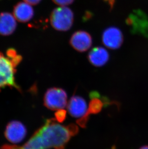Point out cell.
<instances>
[{"label":"cell","instance_id":"obj_1","mask_svg":"<svg viewBox=\"0 0 148 149\" xmlns=\"http://www.w3.org/2000/svg\"><path fill=\"white\" fill-rule=\"evenodd\" d=\"M22 57L15 50H7L6 56L0 52V91L6 87H13L20 91L15 80L16 68L20 63Z\"/></svg>","mask_w":148,"mask_h":149},{"label":"cell","instance_id":"obj_2","mask_svg":"<svg viewBox=\"0 0 148 149\" xmlns=\"http://www.w3.org/2000/svg\"><path fill=\"white\" fill-rule=\"evenodd\" d=\"M74 13L66 6L55 8L50 16V22L55 30L66 31L70 30L74 23Z\"/></svg>","mask_w":148,"mask_h":149},{"label":"cell","instance_id":"obj_3","mask_svg":"<svg viewBox=\"0 0 148 149\" xmlns=\"http://www.w3.org/2000/svg\"><path fill=\"white\" fill-rule=\"evenodd\" d=\"M44 100L45 106L50 110L63 109L67 104V93L61 88H50L45 93Z\"/></svg>","mask_w":148,"mask_h":149},{"label":"cell","instance_id":"obj_4","mask_svg":"<svg viewBox=\"0 0 148 149\" xmlns=\"http://www.w3.org/2000/svg\"><path fill=\"white\" fill-rule=\"evenodd\" d=\"M123 41V33L117 27H108L102 33V42L105 47L111 49H117L120 48Z\"/></svg>","mask_w":148,"mask_h":149},{"label":"cell","instance_id":"obj_5","mask_svg":"<svg viewBox=\"0 0 148 149\" xmlns=\"http://www.w3.org/2000/svg\"><path fill=\"white\" fill-rule=\"evenodd\" d=\"M27 135V130L22 123L13 121L6 127L4 135L6 139L13 143H18L24 139Z\"/></svg>","mask_w":148,"mask_h":149},{"label":"cell","instance_id":"obj_6","mask_svg":"<svg viewBox=\"0 0 148 149\" xmlns=\"http://www.w3.org/2000/svg\"><path fill=\"white\" fill-rule=\"evenodd\" d=\"M69 42L71 47L77 51L85 52L92 45V37L87 31H78L72 34Z\"/></svg>","mask_w":148,"mask_h":149},{"label":"cell","instance_id":"obj_7","mask_svg":"<svg viewBox=\"0 0 148 149\" xmlns=\"http://www.w3.org/2000/svg\"><path fill=\"white\" fill-rule=\"evenodd\" d=\"M127 24L135 32H138L148 38V18L142 12L138 10L127 18Z\"/></svg>","mask_w":148,"mask_h":149},{"label":"cell","instance_id":"obj_8","mask_svg":"<svg viewBox=\"0 0 148 149\" xmlns=\"http://www.w3.org/2000/svg\"><path fill=\"white\" fill-rule=\"evenodd\" d=\"M89 97L91 99V101L87 113L80 118V121L85 124H87L88 122L89 115L98 114L102 111V108L108 103V100L105 98L102 100V97H100V95L98 92H91L89 93Z\"/></svg>","mask_w":148,"mask_h":149},{"label":"cell","instance_id":"obj_9","mask_svg":"<svg viewBox=\"0 0 148 149\" xmlns=\"http://www.w3.org/2000/svg\"><path fill=\"white\" fill-rule=\"evenodd\" d=\"M67 110L72 116L81 118L88 110L87 102L84 98L79 96H73L67 105Z\"/></svg>","mask_w":148,"mask_h":149},{"label":"cell","instance_id":"obj_10","mask_svg":"<svg viewBox=\"0 0 148 149\" xmlns=\"http://www.w3.org/2000/svg\"><path fill=\"white\" fill-rule=\"evenodd\" d=\"M88 58L89 62L94 66H103L109 61V53L102 47H96L90 51Z\"/></svg>","mask_w":148,"mask_h":149},{"label":"cell","instance_id":"obj_11","mask_svg":"<svg viewBox=\"0 0 148 149\" xmlns=\"http://www.w3.org/2000/svg\"><path fill=\"white\" fill-rule=\"evenodd\" d=\"M16 19L11 13L3 12L0 14V34L11 35L17 28Z\"/></svg>","mask_w":148,"mask_h":149},{"label":"cell","instance_id":"obj_12","mask_svg":"<svg viewBox=\"0 0 148 149\" xmlns=\"http://www.w3.org/2000/svg\"><path fill=\"white\" fill-rule=\"evenodd\" d=\"M13 14L15 19L18 21L27 22L33 17V9L30 4L25 1L20 2L15 6Z\"/></svg>","mask_w":148,"mask_h":149},{"label":"cell","instance_id":"obj_13","mask_svg":"<svg viewBox=\"0 0 148 149\" xmlns=\"http://www.w3.org/2000/svg\"><path fill=\"white\" fill-rule=\"evenodd\" d=\"M66 117V111L64 109L57 110L55 113V119L58 122L62 123Z\"/></svg>","mask_w":148,"mask_h":149},{"label":"cell","instance_id":"obj_14","mask_svg":"<svg viewBox=\"0 0 148 149\" xmlns=\"http://www.w3.org/2000/svg\"><path fill=\"white\" fill-rule=\"evenodd\" d=\"M55 4L61 6H66L72 4L74 0H52Z\"/></svg>","mask_w":148,"mask_h":149},{"label":"cell","instance_id":"obj_15","mask_svg":"<svg viewBox=\"0 0 148 149\" xmlns=\"http://www.w3.org/2000/svg\"><path fill=\"white\" fill-rule=\"evenodd\" d=\"M67 127L70 131V133L72 136H74L78 132V128L77 125L74 124H69L67 125Z\"/></svg>","mask_w":148,"mask_h":149},{"label":"cell","instance_id":"obj_16","mask_svg":"<svg viewBox=\"0 0 148 149\" xmlns=\"http://www.w3.org/2000/svg\"><path fill=\"white\" fill-rule=\"evenodd\" d=\"M26 3L30 5H36L38 4L41 0H23Z\"/></svg>","mask_w":148,"mask_h":149},{"label":"cell","instance_id":"obj_17","mask_svg":"<svg viewBox=\"0 0 148 149\" xmlns=\"http://www.w3.org/2000/svg\"><path fill=\"white\" fill-rule=\"evenodd\" d=\"M139 149H148V145H145V146H142Z\"/></svg>","mask_w":148,"mask_h":149}]
</instances>
